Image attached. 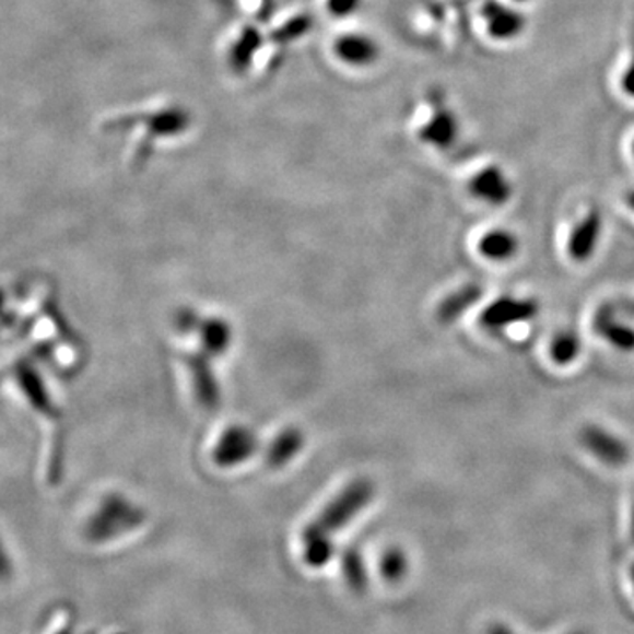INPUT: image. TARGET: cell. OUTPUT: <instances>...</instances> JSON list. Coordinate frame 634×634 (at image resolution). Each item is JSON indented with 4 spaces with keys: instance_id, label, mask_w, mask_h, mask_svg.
Wrapping results in <instances>:
<instances>
[{
    "instance_id": "6da1fadb",
    "label": "cell",
    "mask_w": 634,
    "mask_h": 634,
    "mask_svg": "<svg viewBox=\"0 0 634 634\" xmlns=\"http://www.w3.org/2000/svg\"><path fill=\"white\" fill-rule=\"evenodd\" d=\"M190 111L175 101H158L154 105L131 111H118L103 122L105 131L129 132L132 137V163L143 164L158 141L186 137L190 129Z\"/></svg>"
},
{
    "instance_id": "7a4b0ae2",
    "label": "cell",
    "mask_w": 634,
    "mask_h": 634,
    "mask_svg": "<svg viewBox=\"0 0 634 634\" xmlns=\"http://www.w3.org/2000/svg\"><path fill=\"white\" fill-rule=\"evenodd\" d=\"M408 129L416 143L437 154H448L463 137V122L443 86H428L408 111Z\"/></svg>"
},
{
    "instance_id": "3957f363",
    "label": "cell",
    "mask_w": 634,
    "mask_h": 634,
    "mask_svg": "<svg viewBox=\"0 0 634 634\" xmlns=\"http://www.w3.org/2000/svg\"><path fill=\"white\" fill-rule=\"evenodd\" d=\"M469 27L492 48L518 45L529 31L526 10L503 0H476L469 11Z\"/></svg>"
},
{
    "instance_id": "277c9868",
    "label": "cell",
    "mask_w": 634,
    "mask_h": 634,
    "mask_svg": "<svg viewBox=\"0 0 634 634\" xmlns=\"http://www.w3.org/2000/svg\"><path fill=\"white\" fill-rule=\"evenodd\" d=\"M328 62L342 73L365 74L383 60V46L362 28H340L328 37L325 46Z\"/></svg>"
},
{
    "instance_id": "5b68a950",
    "label": "cell",
    "mask_w": 634,
    "mask_h": 634,
    "mask_svg": "<svg viewBox=\"0 0 634 634\" xmlns=\"http://www.w3.org/2000/svg\"><path fill=\"white\" fill-rule=\"evenodd\" d=\"M376 490L368 480H359L345 486L319 515L313 524H308L304 532V543L314 541H330L331 532L344 529L349 521L359 517L360 513L371 504Z\"/></svg>"
},
{
    "instance_id": "8992f818",
    "label": "cell",
    "mask_w": 634,
    "mask_h": 634,
    "mask_svg": "<svg viewBox=\"0 0 634 634\" xmlns=\"http://www.w3.org/2000/svg\"><path fill=\"white\" fill-rule=\"evenodd\" d=\"M467 192L480 203L489 207H504L515 192L509 173L497 163L483 164L472 172L467 180Z\"/></svg>"
},
{
    "instance_id": "52a82bcc",
    "label": "cell",
    "mask_w": 634,
    "mask_h": 634,
    "mask_svg": "<svg viewBox=\"0 0 634 634\" xmlns=\"http://www.w3.org/2000/svg\"><path fill=\"white\" fill-rule=\"evenodd\" d=\"M539 314V305L532 298L518 296H501L483 308L480 325L492 333L517 327L535 319Z\"/></svg>"
},
{
    "instance_id": "ba28073f",
    "label": "cell",
    "mask_w": 634,
    "mask_h": 634,
    "mask_svg": "<svg viewBox=\"0 0 634 634\" xmlns=\"http://www.w3.org/2000/svg\"><path fill=\"white\" fill-rule=\"evenodd\" d=\"M143 520L140 509L126 503L124 498L111 497L103 504L101 512L89 524V538L106 541L124 530L140 526Z\"/></svg>"
},
{
    "instance_id": "9c48e42d",
    "label": "cell",
    "mask_w": 634,
    "mask_h": 634,
    "mask_svg": "<svg viewBox=\"0 0 634 634\" xmlns=\"http://www.w3.org/2000/svg\"><path fill=\"white\" fill-rule=\"evenodd\" d=\"M580 443L587 454L592 455L598 462L612 469H621L631 460L630 444L621 435L608 431L601 425H587L580 432Z\"/></svg>"
},
{
    "instance_id": "30bf717a",
    "label": "cell",
    "mask_w": 634,
    "mask_h": 634,
    "mask_svg": "<svg viewBox=\"0 0 634 634\" xmlns=\"http://www.w3.org/2000/svg\"><path fill=\"white\" fill-rule=\"evenodd\" d=\"M602 236V215L598 209H590L576 222L567 238V256L575 263H587L598 250Z\"/></svg>"
},
{
    "instance_id": "8fae6325",
    "label": "cell",
    "mask_w": 634,
    "mask_h": 634,
    "mask_svg": "<svg viewBox=\"0 0 634 634\" xmlns=\"http://www.w3.org/2000/svg\"><path fill=\"white\" fill-rule=\"evenodd\" d=\"M625 314L613 307V305H602L596 316H594V330L602 340H607L612 348L633 353L634 351V327L624 319Z\"/></svg>"
},
{
    "instance_id": "7c38bea8",
    "label": "cell",
    "mask_w": 634,
    "mask_h": 634,
    "mask_svg": "<svg viewBox=\"0 0 634 634\" xmlns=\"http://www.w3.org/2000/svg\"><path fill=\"white\" fill-rule=\"evenodd\" d=\"M258 448L256 437L247 428H230L222 435L215 448V462L222 467H232L245 462Z\"/></svg>"
},
{
    "instance_id": "4fadbf2b",
    "label": "cell",
    "mask_w": 634,
    "mask_h": 634,
    "mask_svg": "<svg viewBox=\"0 0 634 634\" xmlns=\"http://www.w3.org/2000/svg\"><path fill=\"white\" fill-rule=\"evenodd\" d=\"M478 250H480L481 258L489 259L492 263H506V261L517 258L520 240L509 230L497 227V230H490L481 236L480 242H478Z\"/></svg>"
},
{
    "instance_id": "5bb4252c",
    "label": "cell",
    "mask_w": 634,
    "mask_h": 634,
    "mask_svg": "<svg viewBox=\"0 0 634 634\" xmlns=\"http://www.w3.org/2000/svg\"><path fill=\"white\" fill-rule=\"evenodd\" d=\"M481 296H483L481 285L474 284V282L460 285L441 300V304L437 305V319L444 325L458 321L469 308L474 307L480 302Z\"/></svg>"
},
{
    "instance_id": "9a60e30c",
    "label": "cell",
    "mask_w": 634,
    "mask_h": 634,
    "mask_svg": "<svg viewBox=\"0 0 634 634\" xmlns=\"http://www.w3.org/2000/svg\"><path fill=\"white\" fill-rule=\"evenodd\" d=\"M612 83L621 101L634 105V45L617 60Z\"/></svg>"
},
{
    "instance_id": "2e32d148",
    "label": "cell",
    "mask_w": 634,
    "mask_h": 634,
    "mask_svg": "<svg viewBox=\"0 0 634 634\" xmlns=\"http://www.w3.org/2000/svg\"><path fill=\"white\" fill-rule=\"evenodd\" d=\"M187 363H189L190 376L195 380L196 391H198L201 403L213 408L219 402V391L213 374L207 365V360L198 356V359L189 360Z\"/></svg>"
},
{
    "instance_id": "e0dca14e",
    "label": "cell",
    "mask_w": 634,
    "mask_h": 634,
    "mask_svg": "<svg viewBox=\"0 0 634 634\" xmlns=\"http://www.w3.org/2000/svg\"><path fill=\"white\" fill-rule=\"evenodd\" d=\"M201 342L209 354H222L232 342V331L221 319H204L200 325Z\"/></svg>"
},
{
    "instance_id": "ac0fdd59",
    "label": "cell",
    "mask_w": 634,
    "mask_h": 634,
    "mask_svg": "<svg viewBox=\"0 0 634 634\" xmlns=\"http://www.w3.org/2000/svg\"><path fill=\"white\" fill-rule=\"evenodd\" d=\"M582 353V340L576 336L575 331H561L553 337L552 344H550V359L557 365H571L576 362Z\"/></svg>"
},
{
    "instance_id": "d6986e66",
    "label": "cell",
    "mask_w": 634,
    "mask_h": 634,
    "mask_svg": "<svg viewBox=\"0 0 634 634\" xmlns=\"http://www.w3.org/2000/svg\"><path fill=\"white\" fill-rule=\"evenodd\" d=\"M302 444H304V437L298 431H285L284 434L279 435L273 441L270 455H268L270 466H282V463L287 462L290 458L298 454Z\"/></svg>"
},
{
    "instance_id": "ffe728a7",
    "label": "cell",
    "mask_w": 634,
    "mask_h": 634,
    "mask_svg": "<svg viewBox=\"0 0 634 634\" xmlns=\"http://www.w3.org/2000/svg\"><path fill=\"white\" fill-rule=\"evenodd\" d=\"M380 573L385 576L386 582L399 584L403 576L408 575L409 564L406 553L400 549H390L380 559Z\"/></svg>"
},
{
    "instance_id": "44dd1931",
    "label": "cell",
    "mask_w": 634,
    "mask_h": 634,
    "mask_svg": "<svg viewBox=\"0 0 634 634\" xmlns=\"http://www.w3.org/2000/svg\"><path fill=\"white\" fill-rule=\"evenodd\" d=\"M344 571L349 585L362 592L365 589V585H367V573H365V566H363L359 552L351 550V552L345 553Z\"/></svg>"
},
{
    "instance_id": "7402d4cb",
    "label": "cell",
    "mask_w": 634,
    "mask_h": 634,
    "mask_svg": "<svg viewBox=\"0 0 634 634\" xmlns=\"http://www.w3.org/2000/svg\"><path fill=\"white\" fill-rule=\"evenodd\" d=\"M322 13H327L330 19H344L359 8L360 0H317Z\"/></svg>"
},
{
    "instance_id": "603a6c76",
    "label": "cell",
    "mask_w": 634,
    "mask_h": 634,
    "mask_svg": "<svg viewBox=\"0 0 634 634\" xmlns=\"http://www.w3.org/2000/svg\"><path fill=\"white\" fill-rule=\"evenodd\" d=\"M486 634H517L512 627H507L506 624H501V622H495V624L490 625L486 630Z\"/></svg>"
},
{
    "instance_id": "cb8c5ba5",
    "label": "cell",
    "mask_w": 634,
    "mask_h": 634,
    "mask_svg": "<svg viewBox=\"0 0 634 634\" xmlns=\"http://www.w3.org/2000/svg\"><path fill=\"white\" fill-rule=\"evenodd\" d=\"M625 152H627V157L631 158V163L634 164V129L625 138Z\"/></svg>"
},
{
    "instance_id": "d4e9b609",
    "label": "cell",
    "mask_w": 634,
    "mask_h": 634,
    "mask_svg": "<svg viewBox=\"0 0 634 634\" xmlns=\"http://www.w3.org/2000/svg\"><path fill=\"white\" fill-rule=\"evenodd\" d=\"M503 2L520 8V10H526L527 5L535 4V0H503Z\"/></svg>"
},
{
    "instance_id": "484cf974",
    "label": "cell",
    "mask_w": 634,
    "mask_h": 634,
    "mask_svg": "<svg viewBox=\"0 0 634 634\" xmlns=\"http://www.w3.org/2000/svg\"><path fill=\"white\" fill-rule=\"evenodd\" d=\"M622 313H624L625 316L631 317V319H634V300L633 302H625V304L622 305Z\"/></svg>"
},
{
    "instance_id": "4316f807",
    "label": "cell",
    "mask_w": 634,
    "mask_h": 634,
    "mask_svg": "<svg viewBox=\"0 0 634 634\" xmlns=\"http://www.w3.org/2000/svg\"><path fill=\"white\" fill-rule=\"evenodd\" d=\"M625 203H627V207H630L634 212V189H631L630 192L625 195Z\"/></svg>"
},
{
    "instance_id": "83f0119b",
    "label": "cell",
    "mask_w": 634,
    "mask_h": 634,
    "mask_svg": "<svg viewBox=\"0 0 634 634\" xmlns=\"http://www.w3.org/2000/svg\"><path fill=\"white\" fill-rule=\"evenodd\" d=\"M631 539H633L634 543V504L633 509H631Z\"/></svg>"
},
{
    "instance_id": "f1b7e54d",
    "label": "cell",
    "mask_w": 634,
    "mask_h": 634,
    "mask_svg": "<svg viewBox=\"0 0 634 634\" xmlns=\"http://www.w3.org/2000/svg\"><path fill=\"white\" fill-rule=\"evenodd\" d=\"M631 582H633V590H634V564L633 567H631Z\"/></svg>"
},
{
    "instance_id": "f546056e",
    "label": "cell",
    "mask_w": 634,
    "mask_h": 634,
    "mask_svg": "<svg viewBox=\"0 0 634 634\" xmlns=\"http://www.w3.org/2000/svg\"><path fill=\"white\" fill-rule=\"evenodd\" d=\"M573 634H585V633H573Z\"/></svg>"
}]
</instances>
